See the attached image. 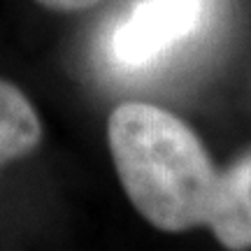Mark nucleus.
<instances>
[{
    "label": "nucleus",
    "mask_w": 251,
    "mask_h": 251,
    "mask_svg": "<svg viewBox=\"0 0 251 251\" xmlns=\"http://www.w3.org/2000/svg\"><path fill=\"white\" fill-rule=\"evenodd\" d=\"M107 140L126 196L149 224L168 233L207 226L219 172L191 126L156 105L124 102L109 114Z\"/></svg>",
    "instance_id": "obj_1"
},
{
    "label": "nucleus",
    "mask_w": 251,
    "mask_h": 251,
    "mask_svg": "<svg viewBox=\"0 0 251 251\" xmlns=\"http://www.w3.org/2000/svg\"><path fill=\"white\" fill-rule=\"evenodd\" d=\"M205 0H142L114 28L112 54L124 65H144L191 35Z\"/></svg>",
    "instance_id": "obj_2"
},
{
    "label": "nucleus",
    "mask_w": 251,
    "mask_h": 251,
    "mask_svg": "<svg viewBox=\"0 0 251 251\" xmlns=\"http://www.w3.org/2000/svg\"><path fill=\"white\" fill-rule=\"evenodd\" d=\"M207 226L226 249H251V151L219 172Z\"/></svg>",
    "instance_id": "obj_3"
},
{
    "label": "nucleus",
    "mask_w": 251,
    "mask_h": 251,
    "mask_svg": "<svg viewBox=\"0 0 251 251\" xmlns=\"http://www.w3.org/2000/svg\"><path fill=\"white\" fill-rule=\"evenodd\" d=\"M42 126L28 98L7 81H0V165L21 158L37 147Z\"/></svg>",
    "instance_id": "obj_4"
},
{
    "label": "nucleus",
    "mask_w": 251,
    "mask_h": 251,
    "mask_svg": "<svg viewBox=\"0 0 251 251\" xmlns=\"http://www.w3.org/2000/svg\"><path fill=\"white\" fill-rule=\"evenodd\" d=\"M35 2L45 5L49 9H56V12H77V9L93 7L100 0H35Z\"/></svg>",
    "instance_id": "obj_5"
}]
</instances>
